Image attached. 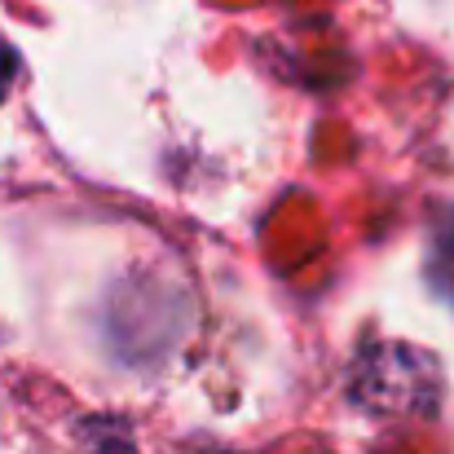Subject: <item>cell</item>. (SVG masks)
<instances>
[{"label":"cell","mask_w":454,"mask_h":454,"mask_svg":"<svg viewBox=\"0 0 454 454\" xmlns=\"http://www.w3.org/2000/svg\"><path fill=\"white\" fill-rule=\"evenodd\" d=\"M428 278H433V287L454 304V207L442 216V225L433 230V247H428Z\"/></svg>","instance_id":"6da1fadb"},{"label":"cell","mask_w":454,"mask_h":454,"mask_svg":"<svg viewBox=\"0 0 454 454\" xmlns=\"http://www.w3.org/2000/svg\"><path fill=\"white\" fill-rule=\"evenodd\" d=\"M13 75H18V53L0 40V98L9 93V84H13Z\"/></svg>","instance_id":"7a4b0ae2"}]
</instances>
